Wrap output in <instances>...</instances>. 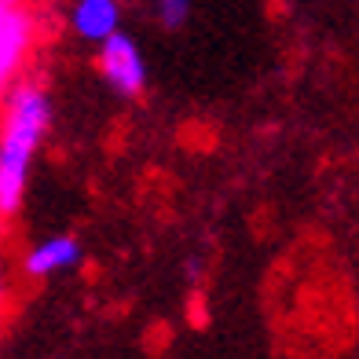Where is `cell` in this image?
<instances>
[{"instance_id":"cell-2","label":"cell","mask_w":359,"mask_h":359,"mask_svg":"<svg viewBox=\"0 0 359 359\" xmlns=\"http://www.w3.org/2000/svg\"><path fill=\"white\" fill-rule=\"evenodd\" d=\"M100 74L114 92L125 95V100H136V95L147 88L143 52L125 29H114L110 37L100 41Z\"/></svg>"},{"instance_id":"cell-5","label":"cell","mask_w":359,"mask_h":359,"mask_svg":"<svg viewBox=\"0 0 359 359\" xmlns=\"http://www.w3.org/2000/svg\"><path fill=\"white\" fill-rule=\"evenodd\" d=\"M70 22L77 37L100 44L114 29H121V4L118 0H77L70 11Z\"/></svg>"},{"instance_id":"cell-6","label":"cell","mask_w":359,"mask_h":359,"mask_svg":"<svg viewBox=\"0 0 359 359\" xmlns=\"http://www.w3.org/2000/svg\"><path fill=\"white\" fill-rule=\"evenodd\" d=\"M191 0H154V15H158V22L165 26V29H180V26H187L191 19Z\"/></svg>"},{"instance_id":"cell-7","label":"cell","mask_w":359,"mask_h":359,"mask_svg":"<svg viewBox=\"0 0 359 359\" xmlns=\"http://www.w3.org/2000/svg\"><path fill=\"white\" fill-rule=\"evenodd\" d=\"M15 4H26V0H0V11H8V8H15Z\"/></svg>"},{"instance_id":"cell-4","label":"cell","mask_w":359,"mask_h":359,"mask_svg":"<svg viewBox=\"0 0 359 359\" xmlns=\"http://www.w3.org/2000/svg\"><path fill=\"white\" fill-rule=\"evenodd\" d=\"M77 260H81V242L74 235H52V238L37 242V246L22 257V271L29 279H48V275H55V271L74 268Z\"/></svg>"},{"instance_id":"cell-1","label":"cell","mask_w":359,"mask_h":359,"mask_svg":"<svg viewBox=\"0 0 359 359\" xmlns=\"http://www.w3.org/2000/svg\"><path fill=\"white\" fill-rule=\"evenodd\" d=\"M0 125V224H8L22 209L26 180L41 154V143L52 125V103L41 81H15L4 100Z\"/></svg>"},{"instance_id":"cell-3","label":"cell","mask_w":359,"mask_h":359,"mask_svg":"<svg viewBox=\"0 0 359 359\" xmlns=\"http://www.w3.org/2000/svg\"><path fill=\"white\" fill-rule=\"evenodd\" d=\"M34 37H37V22L26 4L0 11V100L19 81L29 52H34Z\"/></svg>"}]
</instances>
